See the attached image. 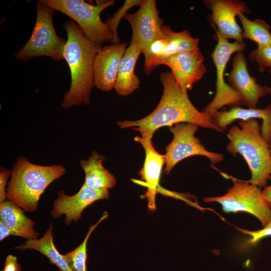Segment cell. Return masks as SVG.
Wrapping results in <instances>:
<instances>
[{
	"label": "cell",
	"instance_id": "22",
	"mask_svg": "<svg viewBox=\"0 0 271 271\" xmlns=\"http://www.w3.org/2000/svg\"><path fill=\"white\" fill-rule=\"evenodd\" d=\"M161 29L167 42L164 59L181 52L199 48V39L193 37L189 32L186 30L176 32L173 31L169 26L164 25L162 26Z\"/></svg>",
	"mask_w": 271,
	"mask_h": 271
},
{
	"label": "cell",
	"instance_id": "26",
	"mask_svg": "<svg viewBox=\"0 0 271 271\" xmlns=\"http://www.w3.org/2000/svg\"><path fill=\"white\" fill-rule=\"evenodd\" d=\"M249 58L257 63L259 72L262 73L267 68L271 73V46H257L250 53Z\"/></svg>",
	"mask_w": 271,
	"mask_h": 271
},
{
	"label": "cell",
	"instance_id": "12",
	"mask_svg": "<svg viewBox=\"0 0 271 271\" xmlns=\"http://www.w3.org/2000/svg\"><path fill=\"white\" fill-rule=\"evenodd\" d=\"M108 189H97L84 184L74 195H66L63 190L58 192V198L53 202L52 216L58 218L64 215L65 224L76 223L81 218L83 211L88 206L99 200L108 199Z\"/></svg>",
	"mask_w": 271,
	"mask_h": 271
},
{
	"label": "cell",
	"instance_id": "9",
	"mask_svg": "<svg viewBox=\"0 0 271 271\" xmlns=\"http://www.w3.org/2000/svg\"><path fill=\"white\" fill-rule=\"evenodd\" d=\"M198 126L194 123L185 122L169 126L173 139L166 146L164 155L166 165L164 172L167 175L179 162L191 156H202L208 158L212 168L223 160V155L207 150L199 139L195 136Z\"/></svg>",
	"mask_w": 271,
	"mask_h": 271
},
{
	"label": "cell",
	"instance_id": "23",
	"mask_svg": "<svg viewBox=\"0 0 271 271\" xmlns=\"http://www.w3.org/2000/svg\"><path fill=\"white\" fill-rule=\"evenodd\" d=\"M237 17L243 29V39H249L255 42L257 46H271V28L265 21L260 19L251 21L242 13Z\"/></svg>",
	"mask_w": 271,
	"mask_h": 271
},
{
	"label": "cell",
	"instance_id": "27",
	"mask_svg": "<svg viewBox=\"0 0 271 271\" xmlns=\"http://www.w3.org/2000/svg\"><path fill=\"white\" fill-rule=\"evenodd\" d=\"M238 229L242 233L249 236V238L243 244L244 247L252 246L262 239L271 236V221L263 228L257 230L250 231L241 228Z\"/></svg>",
	"mask_w": 271,
	"mask_h": 271
},
{
	"label": "cell",
	"instance_id": "8",
	"mask_svg": "<svg viewBox=\"0 0 271 271\" xmlns=\"http://www.w3.org/2000/svg\"><path fill=\"white\" fill-rule=\"evenodd\" d=\"M214 38L217 43L211 56L216 68V92L212 100L202 110L211 116L225 105L232 108L242 104L241 95L225 82L224 75L231 56L237 52L244 51L246 48L244 42H229L216 33Z\"/></svg>",
	"mask_w": 271,
	"mask_h": 271
},
{
	"label": "cell",
	"instance_id": "4",
	"mask_svg": "<svg viewBox=\"0 0 271 271\" xmlns=\"http://www.w3.org/2000/svg\"><path fill=\"white\" fill-rule=\"evenodd\" d=\"M66 171L62 164L38 165L21 156L17 159L12 170L7 188L8 200L26 211H36L40 197L47 187Z\"/></svg>",
	"mask_w": 271,
	"mask_h": 271
},
{
	"label": "cell",
	"instance_id": "25",
	"mask_svg": "<svg viewBox=\"0 0 271 271\" xmlns=\"http://www.w3.org/2000/svg\"><path fill=\"white\" fill-rule=\"evenodd\" d=\"M143 1L142 0H126L123 5L120 7L112 17L109 16L104 22L109 30L113 35L112 44L119 43L120 40L119 39L117 29L119 22L122 18H124L127 14V12L132 7L140 6Z\"/></svg>",
	"mask_w": 271,
	"mask_h": 271
},
{
	"label": "cell",
	"instance_id": "11",
	"mask_svg": "<svg viewBox=\"0 0 271 271\" xmlns=\"http://www.w3.org/2000/svg\"><path fill=\"white\" fill-rule=\"evenodd\" d=\"M206 8L211 13L207 19L215 33L222 38L234 39L244 42L242 37V30L236 21L240 14H248L249 7L245 2L240 0H206L203 1Z\"/></svg>",
	"mask_w": 271,
	"mask_h": 271
},
{
	"label": "cell",
	"instance_id": "18",
	"mask_svg": "<svg viewBox=\"0 0 271 271\" xmlns=\"http://www.w3.org/2000/svg\"><path fill=\"white\" fill-rule=\"evenodd\" d=\"M141 53V45L130 42L121 59L118 69L114 87L118 95L127 96L140 87V81L134 70Z\"/></svg>",
	"mask_w": 271,
	"mask_h": 271
},
{
	"label": "cell",
	"instance_id": "19",
	"mask_svg": "<svg viewBox=\"0 0 271 271\" xmlns=\"http://www.w3.org/2000/svg\"><path fill=\"white\" fill-rule=\"evenodd\" d=\"M22 208L6 200L0 203L1 220L15 232L17 236L28 239H37L39 233L35 231V222L27 217Z\"/></svg>",
	"mask_w": 271,
	"mask_h": 271
},
{
	"label": "cell",
	"instance_id": "5",
	"mask_svg": "<svg viewBox=\"0 0 271 271\" xmlns=\"http://www.w3.org/2000/svg\"><path fill=\"white\" fill-rule=\"evenodd\" d=\"M36 10L32 35L27 43L14 54V57L24 61L41 56L49 57L56 61L64 59L67 40L56 32L53 22L55 10L42 0L37 1Z\"/></svg>",
	"mask_w": 271,
	"mask_h": 271
},
{
	"label": "cell",
	"instance_id": "6",
	"mask_svg": "<svg viewBox=\"0 0 271 271\" xmlns=\"http://www.w3.org/2000/svg\"><path fill=\"white\" fill-rule=\"evenodd\" d=\"M220 173L232 181V186L224 195L205 197L204 201L219 203L225 213L244 212L249 213L257 218L263 227L268 224L271 221V206L264 198L260 188L247 181L238 179L221 172Z\"/></svg>",
	"mask_w": 271,
	"mask_h": 271
},
{
	"label": "cell",
	"instance_id": "17",
	"mask_svg": "<svg viewBox=\"0 0 271 271\" xmlns=\"http://www.w3.org/2000/svg\"><path fill=\"white\" fill-rule=\"evenodd\" d=\"M261 119L260 127L262 138L269 145L271 144V103L265 108H243L240 106L230 108L229 110L224 108L218 110L211 115L212 121L218 131H225L228 125L234 120H247L250 119Z\"/></svg>",
	"mask_w": 271,
	"mask_h": 271
},
{
	"label": "cell",
	"instance_id": "31",
	"mask_svg": "<svg viewBox=\"0 0 271 271\" xmlns=\"http://www.w3.org/2000/svg\"><path fill=\"white\" fill-rule=\"evenodd\" d=\"M262 193L265 200L271 206V185L264 187Z\"/></svg>",
	"mask_w": 271,
	"mask_h": 271
},
{
	"label": "cell",
	"instance_id": "7",
	"mask_svg": "<svg viewBox=\"0 0 271 271\" xmlns=\"http://www.w3.org/2000/svg\"><path fill=\"white\" fill-rule=\"evenodd\" d=\"M55 11H59L76 22L91 40L102 44L111 42L113 35L100 18V13L114 5V1H96L97 5L83 0H42Z\"/></svg>",
	"mask_w": 271,
	"mask_h": 271
},
{
	"label": "cell",
	"instance_id": "3",
	"mask_svg": "<svg viewBox=\"0 0 271 271\" xmlns=\"http://www.w3.org/2000/svg\"><path fill=\"white\" fill-rule=\"evenodd\" d=\"M238 124L239 126H233L227 134L229 140L227 152L233 156L240 154L251 172V178L247 181L264 188L268 181H271L270 145L261 136L256 119L240 120Z\"/></svg>",
	"mask_w": 271,
	"mask_h": 271
},
{
	"label": "cell",
	"instance_id": "13",
	"mask_svg": "<svg viewBox=\"0 0 271 271\" xmlns=\"http://www.w3.org/2000/svg\"><path fill=\"white\" fill-rule=\"evenodd\" d=\"M161 65L170 68L177 83L186 92L192 90L193 85L207 72L204 57L199 48L169 56Z\"/></svg>",
	"mask_w": 271,
	"mask_h": 271
},
{
	"label": "cell",
	"instance_id": "14",
	"mask_svg": "<svg viewBox=\"0 0 271 271\" xmlns=\"http://www.w3.org/2000/svg\"><path fill=\"white\" fill-rule=\"evenodd\" d=\"M232 62V69L227 76L229 85L241 95L242 104L248 108H256L259 98L267 94L266 86L260 85L250 75L242 51L235 53Z\"/></svg>",
	"mask_w": 271,
	"mask_h": 271
},
{
	"label": "cell",
	"instance_id": "28",
	"mask_svg": "<svg viewBox=\"0 0 271 271\" xmlns=\"http://www.w3.org/2000/svg\"><path fill=\"white\" fill-rule=\"evenodd\" d=\"M12 170L4 168H1L0 171V202L5 201L7 197L6 186L9 178L11 176Z\"/></svg>",
	"mask_w": 271,
	"mask_h": 271
},
{
	"label": "cell",
	"instance_id": "20",
	"mask_svg": "<svg viewBox=\"0 0 271 271\" xmlns=\"http://www.w3.org/2000/svg\"><path fill=\"white\" fill-rule=\"evenodd\" d=\"M105 157L96 151H93L87 160H81L80 165L85 173L84 184L97 189L113 188L116 179L103 166Z\"/></svg>",
	"mask_w": 271,
	"mask_h": 271
},
{
	"label": "cell",
	"instance_id": "21",
	"mask_svg": "<svg viewBox=\"0 0 271 271\" xmlns=\"http://www.w3.org/2000/svg\"><path fill=\"white\" fill-rule=\"evenodd\" d=\"M53 225H50L43 236L39 239H28L17 246V248L24 250L28 249L36 250L47 257L50 262L56 265L59 271H71L63 255L56 248L52 233Z\"/></svg>",
	"mask_w": 271,
	"mask_h": 271
},
{
	"label": "cell",
	"instance_id": "2",
	"mask_svg": "<svg viewBox=\"0 0 271 271\" xmlns=\"http://www.w3.org/2000/svg\"><path fill=\"white\" fill-rule=\"evenodd\" d=\"M62 28L67 36L64 59L70 69L71 84L69 90L63 96L61 106L68 109L90 103L94 86V59L102 46L89 39L72 21L64 22Z\"/></svg>",
	"mask_w": 271,
	"mask_h": 271
},
{
	"label": "cell",
	"instance_id": "29",
	"mask_svg": "<svg viewBox=\"0 0 271 271\" xmlns=\"http://www.w3.org/2000/svg\"><path fill=\"white\" fill-rule=\"evenodd\" d=\"M2 271H22L17 257L12 254L8 255L6 258L4 269Z\"/></svg>",
	"mask_w": 271,
	"mask_h": 271
},
{
	"label": "cell",
	"instance_id": "30",
	"mask_svg": "<svg viewBox=\"0 0 271 271\" xmlns=\"http://www.w3.org/2000/svg\"><path fill=\"white\" fill-rule=\"evenodd\" d=\"M11 235L17 236V233L9 228L1 220L0 221V241Z\"/></svg>",
	"mask_w": 271,
	"mask_h": 271
},
{
	"label": "cell",
	"instance_id": "32",
	"mask_svg": "<svg viewBox=\"0 0 271 271\" xmlns=\"http://www.w3.org/2000/svg\"><path fill=\"white\" fill-rule=\"evenodd\" d=\"M266 88L267 94H269L271 97V87H268V86H266ZM270 150H271V144L270 145Z\"/></svg>",
	"mask_w": 271,
	"mask_h": 271
},
{
	"label": "cell",
	"instance_id": "1",
	"mask_svg": "<svg viewBox=\"0 0 271 271\" xmlns=\"http://www.w3.org/2000/svg\"><path fill=\"white\" fill-rule=\"evenodd\" d=\"M160 80L163 91L156 108L139 120L118 121L117 124L121 128L132 127L142 137L153 136L159 128L185 122L218 131L212 121L211 116L196 108L188 92L181 89L171 72H161Z\"/></svg>",
	"mask_w": 271,
	"mask_h": 271
},
{
	"label": "cell",
	"instance_id": "15",
	"mask_svg": "<svg viewBox=\"0 0 271 271\" xmlns=\"http://www.w3.org/2000/svg\"><path fill=\"white\" fill-rule=\"evenodd\" d=\"M127 46L125 42L105 45L96 54L93 62V80L97 89L108 92L114 88L119 65Z\"/></svg>",
	"mask_w": 271,
	"mask_h": 271
},
{
	"label": "cell",
	"instance_id": "16",
	"mask_svg": "<svg viewBox=\"0 0 271 271\" xmlns=\"http://www.w3.org/2000/svg\"><path fill=\"white\" fill-rule=\"evenodd\" d=\"M153 136L136 137L134 140L140 143L145 149V159L143 166L139 174L144 181L147 190L143 198H147L148 207L151 211L156 209V195L164 164V155L159 153L154 148L152 141Z\"/></svg>",
	"mask_w": 271,
	"mask_h": 271
},
{
	"label": "cell",
	"instance_id": "24",
	"mask_svg": "<svg viewBox=\"0 0 271 271\" xmlns=\"http://www.w3.org/2000/svg\"><path fill=\"white\" fill-rule=\"evenodd\" d=\"M108 216V213L104 212L100 218L95 223L90 226L83 242L74 250L63 255L71 271H86L88 240L95 228Z\"/></svg>",
	"mask_w": 271,
	"mask_h": 271
},
{
	"label": "cell",
	"instance_id": "10",
	"mask_svg": "<svg viewBox=\"0 0 271 271\" xmlns=\"http://www.w3.org/2000/svg\"><path fill=\"white\" fill-rule=\"evenodd\" d=\"M132 30L130 43H137L142 47L145 59L153 42L164 37L162 26L164 21L160 17L156 1L144 0L137 12L127 13L124 17Z\"/></svg>",
	"mask_w": 271,
	"mask_h": 271
}]
</instances>
